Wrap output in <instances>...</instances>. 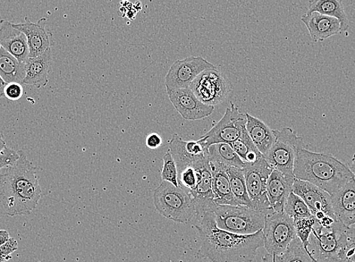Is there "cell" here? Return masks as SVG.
<instances>
[{"label":"cell","instance_id":"cell-9","mask_svg":"<svg viewBox=\"0 0 355 262\" xmlns=\"http://www.w3.org/2000/svg\"><path fill=\"white\" fill-rule=\"evenodd\" d=\"M246 114L239 111L234 103L226 108L225 114L212 129L202 137L198 141L207 149L216 143H232L238 140L246 130Z\"/></svg>","mask_w":355,"mask_h":262},{"label":"cell","instance_id":"cell-5","mask_svg":"<svg viewBox=\"0 0 355 262\" xmlns=\"http://www.w3.org/2000/svg\"><path fill=\"white\" fill-rule=\"evenodd\" d=\"M154 204L160 215L178 223L192 224L197 217L190 193L180 186L163 182L154 192Z\"/></svg>","mask_w":355,"mask_h":262},{"label":"cell","instance_id":"cell-23","mask_svg":"<svg viewBox=\"0 0 355 262\" xmlns=\"http://www.w3.org/2000/svg\"><path fill=\"white\" fill-rule=\"evenodd\" d=\"M209 163L213 175V193L216 204L239 206L233 195L225 166L217 163Z\"/></svg>","mask_w":355,"mask_h":262},{"label":"cell","instance_id":"cell-10","mask_svg":"<svg viewBox=\"0 0 355 262\" xmlns=\"http://www.w3.org/2000/svg\"><path fill=\"white\" fill-rule=\"evenodd\" d=\"M264 157L253 164H246L243 168L248 195L252 209L260 212H267L270 209L267 198V182L273 171Z\"/></svg>","mask_w":355,"mask_h":262},{"label":"cell","instance_id":"cell-13","mask_svg":"<svg viewBox=\"0 0 355 262\" xmlns=\"http://www.w3.org/2000/svg\"><path fill=\"white\" fill-rule=\"evenodd\" d=\"M170 152L180 173L185 168H196L209 160L208 149L198 141H184L179 134H173L168 142Z\"/></svg>","mask_w":355,"mask_h":262},{"label":"cell","instance_id":"cell-35","mask_svg":"<svg viewBox=\"0 0 355 262\" xmlns=\"http://www.w3.org/2000/svg\"><path fill=\"white\" fill-rule=\"evenodd\" d=\"M179 184L180 187L189 191V193L197 187L198 182V172L193 167L185 168L179 173Z\"/></svg>","mask_w":355,"mask_h":262},{"label":"cell","instance_id":"cell-39","mask_svg":"<svg viewBox=\"0 0 355 262\" xmlns=\"http://www.w3.org/2000/svg\"><path fill=\"white\" fill-rule=\"evenodd\" d=\"M11 238L10 233L6 230H0V247L3 246Z\"/></svg>","mask_w":355,"mask_h":262},{"label":"cell","instance_id":"cell-32","mask_svg":"<svg viewBox=\"0 0 355 262\" xmlns=\"http://www.w3.org/2000/svg\"><path fill=\"white\" fill-rule=\"evenodd\" d=\"M293 221L297 238L300 240L306 250L309 246V236L312 232L313 228H314L317 223V220L312 216L306 218L294 219Z\"/></svg>","mask_w":355,"mask_h":262},{"label":"cell","instance_id":"cell-4","mask_svg":"<svg viewBox=\"0 0 355 262\" xmlns=\"http://www.w3.org/2000/svg\"><path fill=\"white\" fill-rule=\"evenodd\" d=\"M354 232L340 222L329 227L317 222L309 236L306 252L315 262H349L347 254L354 244Z\"/></svg>","mask_w":355,"mask_h":262},{"label":"cell","instance_id":"cell-26","mask_svg":"<svg viewBox=\"0 0 355 262\" xmlns=\"http://www.w3.org/2000/svg\"><path fill=\"white\" fill-rule=\"evenodd\" d=\"M309 12H317L339 20L341 25L340 33L349 30V21L343 3L340 0H313L309 3Z\"/></svg>","mask_w":355,"mask_h":262},{"label":"cell","instance_id":"cell-38","mask_svg":"<svg viewBox=\"0 0 355 262\" xmlns=\"http://www.w3.org/2000/svg\"><path fill=\"white\" fill-rule=\"evenodd\" d=\"M146 146L150 149H157L163 145V139L157 133H151L146 138Z\"/></svg>","mask_w":355,"mask_h":262},{"label":"cell","instance_id":"cell-34","mask_svg":"<svg viewBox=\"0 0 355 262\" xmlns=\"http://www.w3.org/2000/svg\"><path fill=\"white\" fill-rule=\"evenodd\" d=\"M19 158V150L8 148L3 134L0 133V171L7 167L13 166L18 161Z\"/></svg>","mask_w":355,"mask_h":262},{"label":"cell","instance_id":"cell-17","mask_svg":"<svg viewBox=\"0 0 355 262\" xmlns=\"http://www.w3.org/2000/svg\"><path fill=\"white\" fill-rule=\"evenodd\" d=\"M194 168L198 172V182L196 189L191 191L190 194L196 204L198 217L208 211H214L216 204L213 193V175L209 160Z\"/></svg>","mask_w":355,"mask_h":262},{"label":"cell","instance_id":"cell-19","mask_svg":"<svg viewBox=\"0 0 355 262\" xmlns=\"http://www.w3.org/2000/svg\"><path fill=\"white\" fill-rule=\"evenodd\" d=\"M301 21L305 24L314 43L323 42L340 33V22L333 17L308 11L302 16Z\"/></svg>","mask_w":355,"mask_h":262},{"label":"cell","instance_id":"cell-6","mask_svg":"<svg viewBox=\"0 0 355 262\" xmlns=\"http://www.w3.org/2000/svg\"><path fill=\"white\" fill-rule=\"evenodd\" d=\"M268 211L260 212L243 206L216 205L214 209L219 229L238 235H251L263 230Z\"/></svg>","mask_w":355,"mask_h":262},{"label":"cell","instance_id":"cell-36","mask_svg":"<svg viewBox=\"0 0 355 262\" xmlns=\"http://www.w3.org/2000/svg\"><path fill=\"white\" fill-rule=\"evenodd\" d=\"M24 94V89L21 84L12 82L6 84L4 89V96L11 101H17L21 98Z\"/></svg>","mask_w":355,"mask_h":262},{"label":"cell","instance_id":"cell-21","mask_svg":"<svg viewBox=\"0 0 355 262\" xmlns=\"http://www.w3.org/2000/svg\"><path fill=\"white\" fill-rule=\"evenodd\" d=\"M331 198L333 210L337 221L351 227L355 224V180L346 184L334 193Z\"/></svg>","mask_w":355,"mask_h":262},{"label":"cell","instance_id":"cell-41","mask_svg":"<svg viewBox=\"0 0 355 262\" xmlns=\"http://www.w3.org/2000/svg\"><path fill=\"white\" fill-rule=\"evenodd\" d=\"M349 168L352 173L353 174L355 180V155H353L350 163L349 164Z\"/></svg>","mask_w":355,"mask_h":262},{"label":"cell","instance_id":"cell-14","mask_svg":"<svg viewBox=\"0 0 355 262\" xmlns=\"http://www.w3.org/2000/svg\"><path fill=\"white\" fill-rule=\"evenodd\" d=\"M168 98L178 112L186 121H199L209 116L215 107L202 103L189 89L166 90Z\"/></svg>","mask_w":355,"mask_h":262},{"label":"cell","instance_id":"cell-33","mask_svg":"<svg viewBox=\"0 0 355 262\" xmlns=\"http://www.w3.org/2000/svg\"><path fill=\"white\" fill-rule=\"evenodd\" d=\"M163 159L164 166L162 172L163 182L171 183L175 186V187H179V181H178L179 180V173H178L175 160L170 152H167L164 156Z\"/></svg>","mask_w":355,"mask_h":262},{"label":"cell","instance_id":"cell-1","mask_svg":"<svg viewBox=\"0 0 355 262\" xmlns=\"http://www.w3.org/2000/svg\"><path fill=\"white\" fill-rule=\"evenodd\" d=\"M192 225L200 238L199 254L212 262H252L264 247L263 230L251 235H238L219 229L214 211L198 216Z\"/></svg>","mask_w":355,"mask_h":262},{"label":"cell","instance_id":"cell-31","mask_svg":"<svg viewBox=\"0 0 355 262\" xmlns=\"http://www.w3.org/2000/svg\"><path fill=\"white\" fill-rule=\"evenodd\" d=\"M284 213L293 218V220L312 216L306 202L293 192L287 198Z\"/></svg>","mask_w":355,"mask_h":262},{"label":"cell","instance_id":"cell-28","mask_svg":"<svg viewBox=\"0 0 355 262\" xmlns=\"http://www.w3.org/2000/svg\"><path fill=\"white\" fill-rule=\"evenodd\" d=\"M225 168L230 177L233 195L239 205L252 209L242 168L226 166Z\"/></svg>","mask_w":355,"mask_h":262},{"label":"cell","instance_id":"cell-3","mask_svg":"<svg viewBox=\"0 0 355 262\" xmlns=\"http://www.w3.org/2000/svg\"><path fill=\"white\" fill-rule=\"evenodd\" d=\"M293 175L295 179L314 184L331 196L354 179L347 164L331 155L306 148L297 150Z\"/></svg>","mask_w":355,"mask_h":262},{"label":"cell","instance_id":"cell-15","mask_svg":"<svg viewBox=\"0 0 355 262\" xmlns=\"http://www.w3.org/2000/svg\"><path fill=\"white\" fill-rule=\"evenodd\" d=\"M46 23V18H42L37 22H32L26 18L22 23H12L14 28L26 36L30 58L43 55L54 45L53 33L47 30Z\"/></svg>","mask_w":355,"mask_h":262},{"label":"cell","instance_id":"cell-20","mask_svg":"<svg viewBox=\"0 0 355 262\" xmlns=\"http://www.w3.org/2000/svg\"><path fill=\"white\" fill-rule=\"evenodd\" d=\"M294 176L284 175L277 171L270 175L267 182V198L274 212L284 213L287 198L293 192Z\"/></svg>","mask_w":355,"mask_h":262},{"label":"cell","instance_id":"cell-42","mask_svg":"<svg viewBox=\"0 0 355 262\" xmlns=\"http://www.w3.org/2000/svg\"><path fill=\"white\" fill-rule=\"evenodd\" d=\"M6 83L0 78V98L4 96V89Z\"/></svg>","mask_w":355,"mask_h":262},{"label":"cell","instance_id":"cell-27","mask_svg":"<svg viewBox=\"0 0 355 262\" xmlns=\"http://www.w3.org/2000/svg\"><path fill=\"white\" fill-rule=\"evenodd\" d=\"M208 158L211 163L220 164L226 166L242 168V170L246 165L236 155L232 146L226 143H216L209 146Z\"/></svg>","mask_w":355,"mask_h":262},{"label":"cell","instance_id":"cell-2","mask_svg":"<svg viewBox=\"0 0 355 262\" xmlns=\"http://www.w3.org/2000/svg\"><path fill=\"white\" fill-rule=\"evenodd\" d=\"M19 154L18 161L0 171V205L10 217L31 214L41 199L37 167L23 150Z\"/></svg>","mask_w":355,"mask_h":262},{"label":"cell","instance_id":"cell-12","mask_svg":"<svg viewBox=\"0 0 355 262\" xmlns=\"http://www.w3.org/2000/svg\"><path fill=\"white\" fill-rule=\"evenodd\" d=\"M189 89L202 103L214 107L223 103L230 91L223 74L217 69L200 73Z\"/></svg>","mask_w":355,"mask_h":262},{"label":"cell","instance_id":"cell-11","mask_svg":"<svg viewBox=\"0 0 355 262\" xmlns=\"http://www.w3.org/2000/svg\"><path fill=\"white\" fill-rule=\"evenodd\" d=\"M216 69L214 64L201 56H191L183 60H177L172 64L166 76V89H188L200 73Z\"/></svg>","mask_w":355,"mask_h":262},{"label":"cell","instance_id":"cell-40","mask_svg":"<svg viewBox=\"0 0 355 262\" xmlns=\"http://www.w3.org/2000/svg\"><path fill=\"white\" fill-rule=\"evenodd\" d=\"M354 244L352 247L349 250L347 258L349 262H355V232L353 236Z\"/></svg>","mask_w":355,"mask_h":262},{"label":"cell","instance_id":"cell-8","mask_svg":"<svg viewBox=\"0 0 355 262\" xmlns=\"http://www.w3.org/2000/svg\"><path fill=\"white\" fill-rule=\"evenodd\" d=\"M263 233L264 247L270 255H282L297 238L293 218L284 213H275L272 209L266 215Z\"/></svg>","mask_w":355,"mask_h":262},{"label":"cell","instance_id":"cell-30","mask_svg":"<svg viewBox=\"0 0 355 262\" xmlns=\"http://www.w3.org/2000/svg\"><path fill=\"white\" fill-rule=\"evenodd\" d=\"M231 146L245 164H253L263 157L252 142L247 130H245L241 137L231 143Z\"/></svg>","mask_w":355,"mask_h":262},{"label":"cell","instance_id":"cell-7","mask_svg":"<svg viewBox=\"0 0 355 262\" xmlns=\"http://www.w3.org/2000/svg\"><path fill=\"white\" fill-rule=\"evenodd\" d=\"M274 145L264 158L274 171L284 175L294 176L295 156L300 148H305V143L297 132L290 128L274 130Z\"/></svg>","mask_w":355,"mask_h":262},{"label":"cell","instance_id":"cell-22","mask_svg":"<svg viewBox=\"0 0 355 262\" xmlns=\"http://www.w3.org/2000/svg\"><path fill=\"white\" fill-rule=\"evenodd\" d=\"M53 63L52 48L36 58H29L25 63L26 76L24 80L25 85L37 89L44 88L49 83V74Z\"/></svg>","mask_w":355,"mask_h":262},{"label":"cell","instance_id":"cell-37","mask_svg":"<svg viewBox=\"0 0 355 262\" xmlns=\"http://www.w3.org/2000/svg\"><path fill=\"white\" fill-rule=\"evenodd\" d=\"M18 250V242L11 238L3 246L0 247V262H6L12 259V254Z\"/></svg>","mask_w":355,"mask_h":262},{"label":"cell","instance_id":"cell-29","mask_svg":"<svg viewBox=\"0 0 355 262\" xmlns=\"http://www.w3.org/2000/svg\"><path fill=\"white\" fill-rule=\"evenodd\" d=\"M263 262H315L309 256L300 240L295 238L282 255L266 254Z\"/></svg>","mask_w":355,"mask_h":262},{"label":"cell","instance_id":"cell-18","mask_svg":"<svg viewBox=\"0 0 355 262\" xmlns=\"http://www.w3.org/2000/svg\"><path fill=\"white\" fill-rule=\"evenodd\" d=\"M0 46L22 63H26L30 58L26 36L6 19L0 20Z\"/></svg>","mask_w":355,"mask_h":262},{"label":"cell","instance_id":"cell-16","mask_svg":"<svg viewBox=\"0 0 355 262\" xmlns=\"http://www.w3.org/2000/svg\"><path fill=\"white\" fill-rule=\"evenodd\" d=\"M293 193L306 202L313 216L324 213L337 221L333 210L331 195L324 190L309 182L295 179Z\"/></svg>","mask_w":355,"mask_h":262},{"label":"cell","instance_id":"cell-24","mask_svg":"<svg viewBox=\"0 0 355 262\" xmlns=\"http://www.w3.org/2000/svg\"><path fill=\"white\" fill-rule=\"evenodd\" d=\"M246 116L248 120L246 130L248 134L264 157L274 145L275 141L274 130L259 118L249 114H246Z\"/></svg>","mask_w":355,"mask_h":262},{"label":"cell","instance_id":"cell-25","mask_svg":"<svg viewBox=\"0 0 355 262\" xmlns=\"http://www.w3.org/2000/svg\"><path fill=\"white\" fill-rule=\"evenodd\" d=\"M25 76V64L0 46V78L6 84L18 82L23 85Z\"/></svg>","mask_w":355,"mask_h":262}]
</instances>
